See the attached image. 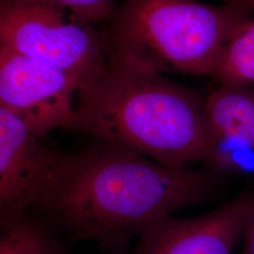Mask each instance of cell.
<instances>
[{
	"label": "cell",
	"instance_id": "cell-1",
	"mask_svg": "<svg viewBox=\"0 0 254 254\" xmlns=\"http://www.w3.org/2000/svg\"><path fill=\"white\" fill-rule=\"evenodd\" d=\"M214 186L207 172L174 170L100 141L74 154L49 210L76 239L117 253L155 221L203 201Z\"/></svg>",
	"mask_w": 254,
	"mask_h": 254
},
{
	"label": "cell",
	"instance_id": "cell-2",
	"mask_svg": "<svg viewBox=\"0 0 254 254\" xmlns=\"http://www.w3.org/2000/svg\"><path fill=\"white\" fill-rule=\"evenodd\" d=\"M204 101L163 73L109 57L101 73L79 89L72 129L184 170L208 160Z\"/></svg>",
	"mask_w": 254,
	"mask_h": 254
},
{
	"label": "cell",
	"instance_id": "cell-3",
	"mask_svg": "<svg viewBox=\"0 0 254 254\" xmlns=\"http://www.w3.org/2000/svg\"><path fill=\"white\" fill-rule=\"evenodd\" d=\"M229 1L123 0L103 29L109 57L156 71L210 75L230 40L251 20Z\"/></svg>",
	"mask_w": 254,
	"mask_h": 254
},
{
	"label": "cell",
	"instance_id": "cell-4",
	"mask_svg": "<svg viewBox=\"0 0 254 254\" xmlns=\"http://www.w3.org/2000/svg\"><path fill=\"white\" fill-rule=\"evenodd\" d=\"M0 47L54 65L73 75L80 88L109 59L103 29L68 9L36 0H1Z\"/></svg>",
	"mask_w": 254,
	"mask_h": 254
},
{
	"label": "cell",
	"instance_id": "cell-5",
	"mask_svg": "<svg viewBox=\"0 0 254 254\" xmlns=\"http://www.w3.org/2000/svg\"><path fill=\"white\" fill-rule=\"evenodd\" d=\"M73 158L43 145L22 119L0 107V219L25 215L32 206L50 208Z\"/></svg>",
	"mask_w": 254,
	"mask_h": 254
},
{
	"label": "cell",
	"instance_id": "cell-6",
	"mask_svg": "<svg viewBox=\"0 0 254 254\" xmlns=\"http://www.w3.org/2000/svg\"><path fill=\"white\" fill-rule=\"evenodd\" d=\"M80 84L54 65L0 47V107L9 109L40 139L72 128Z\"/></svg>",
	"mask_w": 254,
	"mask_h": 254
},
{
	"label": "cell",
	"instance_id": "cell-7",
	"mask_svg": "<svg viewBox=\"0 0 254 254\" xmlns=\"http://www.w3.org/2000/svg\"><path fill=\"white\" fill-rule=\"evenodd\" d=\"M254 209V190L244 191L198 218H161L139 235L132 254H232Z\"/></svg>",
	"mask_w": 254,
	"mask_h": 254
},
{
	"label": "cell",
	"instance_id": "cell-8",
	"mask_svg": "<svg viewBox=\"0 0 254 254\" xmlns=\"http://www.w3.org/2000/svg\"><path fill=\"white\" fill-rule=\"evenodd\" d=\"M204 117L210 142L231 139L254 149L253 86L220 85L205 97Z\"/></svg>",
	"mask_w": 254,
	"mask_h": 254
},
{
	"label": "cell",
	"instance_id": "cell-9",
	"mask_svg": "<svg viewBox=\"0 0 254 254\" xmlns=\"http://www.w3.org/2000/svg\"><path fill=\"white\" fill-rule=\"evenodd\" d=\"M0 254H64L59 238L27 215L1 220Z\"/></svg>",
	"mask_w": 254,
	"mask_h": 254
},
{
	"label": "cell",
	"instance_id": "cell-10",
	"mask_svg": "<svg viewBox=\"0 0 254 254\" xmlns=\"http://www.w3.org/2000/svg\"><path fill=\"white\" fill-rule=\"evenodd\" d=\"M212 77L220 85H254V20L248 21L230 40Z\"/></svg>",
	"mask_w": 254,
	"mask_h": 254
},
{
	"label": "cell",
	"instance_id": "cell-11",
	"mask_svg": "<svg viewBox=\"0 0 254 254\" xmlns=\"http://www.w3.org/2000/svg\"><path fill=\"white\" fill-rule=\"evenodd\" d=\"M57 5L94 25L106 24L118 7L117 0H36Z\"/></svg>",
	"mask_w": 254,
	"mask_h": 254
},
{
	"label": "cell",
	"instance_id": "cell-12",
	"mask_svg": "<svg viewBox=\"0 0 254 254\" xmlns=\"http://www.w3.org/2000/svg\"><path fill=\"white\" fill-rule=\"evenodd\" d=\"M242 242L243 247L240 254H254V209L247 223Z\"/></svg>",
	"mask_w": 254,
	"mask_h": 254
},
{
	"label": "cell",
	"instance_id": "cell-13",
	"mask_svg": "<svg viewBox=\"0 0 254 254\" xmlns=\"http://www.w3.org/2000/svg\"><path fill=\"white\" fill-rule=\"evenodd\" d=\"M232 2L250 12L254 9V0H232Z\"/></svg>",
	"mask_w": 254,
	"mask_h": 254
}]
</instances>
